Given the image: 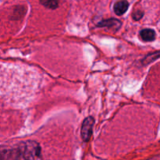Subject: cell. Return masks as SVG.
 <instances>
[{
    "label": "cell",
    "mask_w": 160,
    "mask_h": 160,
    "mask_svg": "<svg viewBox=\"0 0 160 160\" xmlns=\"http://www.w3.org/2000/svg\"><path fill=\"white\" fill-rule=\"evenodd\" d=\"M160 58V51H156L154 52H152L150 54L147 55L143 59H142V64L143 65H148V64L152 63L155 60Z\"/></svg>",
    "instance_id": "6"
},
{
    "label": "cell",
    "mask_w": 160,
    "mask_h": 160,
    "mask_svg": "<svg viewBox=\"0 0 160 160\" xmlns=\"http://www.w3.org/2000/svg\"><path fill=\"white\" fill-rule=\"evenodd\" d=\"M122 23L120 20L115 18L107 19V20H103L97 24V26L100 28H107L112 31H118L121 27Z\"/></svg>",
    "instance_id": "3"
},
{
    "label": "cell",
    "mask_w": 160,
    "mask_h": 160,
    "mask_svg": "<svg viewBox=\"0 0 160 160\" xmlns=\"http://www.w3.org/2000/svg\"><path fill=\"white\" fill-rule=\"evenodd\" d=\"M0 160H12V148H0Z\"/></svg>",
    "instance_id": "7"
},
{
    "label": "cell",
    "mask_w": 160,
    "mask_h": 160,
    "mask_svg": "<svg viewBox=\"0 0 160 160\" xmlns=\"http://www.w3.org/2000/svg\"><path fill=\"white\" fill-rule=\"evenodd\" d=\"M141 38L145 42H152L156 38V32L154 30L146 28L141 31L140 32Z\"/></svg>",
    "instance_id": "5"
},
{
    "label": "cell",
    "mask_w": 160,
    "mask_h": 160,
    "mask_svg": "<svg viewBox=\"0 0 160 160\" xmlns=\"http://www.w3.org/2000/svg\"><path fill=\"white\" fill-rule=\"evenodd\" d=\"M95 120L92 117H88L83 121L81 125V134L84 142H88L91 139L93 132V127Z\"/></svg>",
    "instance_id": "2"
},
{
    "label": "cell",
    "mask_w": 160,
    "mask_h": 160,
    "mask_svg": "<svg viewBox=\"0 0 160 160\" xmlns=\"http://www.w3.org/2000/svg\"><path fill=\"white\" fill-rule=\"evenodd\" d=\"M23 157L26 160H42V148L34 141H28L20 145Z\"/></svg>",
    "instance_id": "1"
},
{
    "label": "cell",
    "mask_w": 160,
    "mask_h": 160,
    "mask_svg": "<svg viewBox=\"0 0 160 160\" xmlns=\"http://www.w3.org/2000/svg\"><path fill=\"white\" fill-rule=\"evenodd\" d=\"M129 8V2L127 0H120L114 4L113 10L118 16H122L128 11Z\"/></svg>",
    "instance_id": "4"
},
{
    "label": "cell",
    "mask_w": 160,
    "mask_h": 160,
    "mask_svg": "<svg viewBox=\"0 0 160 160\" xmlns=\"http://www.w3.org/2000/svg\"><path fill=\"white\" fill-rule=\"evenodd\" d=\"M143 16H144V12H142V10H137L133 13L132 17L134 20H139L142 18Z\"/></svg>",
    "instance_id": "9"
},
{
    "label": "cell",
    "mask_w": 160,
    "mask_h": 160,
    "mask_svg": "<svg viewBox=\"0 0 160 160\" xmlns=\"http://www.w3.org/2000/svg\"><path fill=\"white\" fill-rule=\"evenodd\" d=\"M41 4L48 9H55L59 6V0H40Z\"/></svg>",
    "instance_id": "8"
}]
</instances>
